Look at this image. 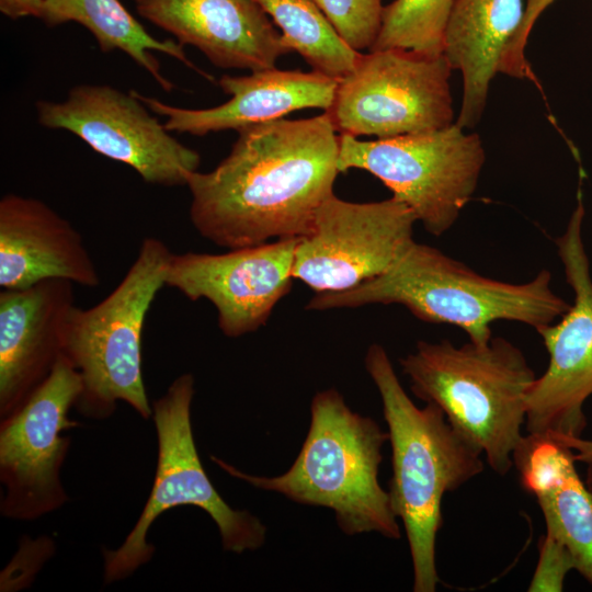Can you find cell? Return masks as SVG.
I'll return each mask as SVG.
<instances>
[{
    "instance_id": "26",
    "label": "cell",
    "mask_w": 592,
    "mask_h": 592,
    "mask_svg": "<svg viewBox=\"0 0 592 592\" xmlns=\"http://www.w3.org/2000/svg\"><path fill=\"white\" fill-rule=\"evenodd\" d=\"M556 439L561 444L572 451L576 462L585 466V485L592 493V440H584L582 436H566L558 434H547Z\"/></svg>"
},
{
    "instance_id": "24",
    "label": "cell",
    "mask_w": 592,
    "mask_h": 592,
    "mask_svg": "<svg viewBox=\"0 0 592 592\" xmlns=\"http://www.w3.org/2000/svg\"><path fill=\"white\" fill-rule=\"evenodd\" d=\"M338 36L360 52L375 44L380 32L382 0H314Z\"/></svg>"
},
{
    "instance_id": "17",
    "label": "cell",
    "mask_w": 592,
    "mask_h": 592,
    "mask_svg": "<svg viewBox=\"0 0 592 592\" xmlns=\"http://www.w3.org/2000/svg\"><path fill=\"white\" fill-rule=\"evenodd\" d=\"M338 82L316 70L276 67L251 71L248 76L225 75L218 84L231 98L218 106L198 110L173 106L133 92L148 110L166 117L164 126L169 132L204 136L284 118L304 109L327 111L334 100Z\"/></svg>"
},
{
    "instance_id": "14",
    "label": "cell",
    "mask_w": 592,
    "mask_h": 592,
    "mask_svg": "<svg viewBox=\"0 0 592 592\" xmlns=\"http://www.w3.org/2000/svg\"><path fill=\"white\" fill-rule=\"evenodd\" d=\"M300 238H280L216 254L173 253L166 286L192 301L208 300L226 337L254 332L266 323L274 307L291 291Z\"/></svg>"
},
{
    "instance_id": "8",
    "label": "cell",
    "mask_w": 592,
    "mask_h": 592,
    "mask_svg": "<svg viewBox=\"0 0 592 592\" xmlns=\"http://www.w3.org/2000/svg\"><path fill=\"white\" fill-rule=\"evenodd\" d=\"M482 140L456 123L375 140L339 135L338 170L380 180L432 236L449 230L474 195L485 164Z\"/></svg>"
},
{
    "instance_id": "27",
    "label": "cell",
    "mask_w": 592,
    "mask_h": 592,
    "mask_svg": "<svg viewBox=\"0 0 592 592\" xmlns=\"http://www.w3.org/2000/svg\"><path fill=\"white\" fill-rule=\"evenodd\" d=\"M44 0H0V11L5 16L16 20L25 16L41 19Z\"/></svg>"
},
{
    "instance_id": "4",
    "label": "cell",
    "mask_w": 592,
    "mask_h": 592,
    "mask_svg": "<svg viewBox=\"0 0 592 592\" xmlns=\"http://www.w3.org/2000/svg\"><path fill=\"white\" fill-rule=\"evenodd\" d=\"M389 440L369 417L352 411L334 388L317 392L310 405V425L291 468L275 477L246 474L212 456L230 476L289 500L334 512L346 535L376 532L400 538L388 491L378 481L382 447Z\"/></svg>"
},
{
    "instance_id": "16",
    "label": "cell",
    "mask_w": 592,
    "mask_h": 592,
    "mask_svg": "<svg viewBox=\"0 0 592 592\" xmlns=\"http://www.w3.org/2000/svg\"><path fill=\"white\" fill-rule=\"evenodd\" d=\"M137 13L216 67L259 71L293 52L253 0H132Z\"/></svg>"
},
{
    "instance_id": "18",
    "label": "cell",
    "mask_w": 592,
    "mask_h": 592,
    "mask_svg": "<svg viewBox=\"0 0 592 592\" xmlns=\"http://www.w3.org/2000/svg\"><path fill=\"white\" fill-rule=\"evenodd\" d=\"M89 288L101 280L81 234L49 205L7 194L0 200V286L22 289L46 280Z\"/></svg>"
},
{
    "instance_id": "7",
    "label": "cell",
    "mask_w": 592,
    "mask_h": 592,
    "mask_svg": "<svg viewBox=\"0 0 592 592\" xmlns=\"http://www.w3.org/2000/svg\"><path fill=\"white\" fill-rule=\"evenodd\" d=\"M194 377H177L152 405L158 439V462L153 485L133 530L115 550H103L104 582L113 583L147 563L155 547L147 542L151 524L163 512L181 505L204 510L218 527L225 550L242 554L265 542L266 527L247 510L227 504L205 473L194 442L191 405Z\"/></svg>"
},
{
    "instance_id": "12",
    "label": "cell",
    "mask_w": 592,
    "mask_h": 592,
    "mask_svg": "<svg viewBox=\"0 0 592 592\" xmlns=\"http://www.w3.org/2000/svg\"><path fill=\"white\" fill-rule=\"evenodd\" d=\"M81 391L78 372L62 355L49 377L13 413L1 419L0 479L5 488L1 513L34 520L68 500L60 468L78 423L69 417Z\"/></svg>"
},
{
    "instance_id": "3",
    "label": "cell",
    "mask_w": 592,
    "mask_h": 592,
    "mask_svg": "<svg viewBox=\"0 0 592 592\" xmlns=\"http://www.w3.org/2000/svg\"><path fill=\"white\" fill-rule=\"evenodd\" d=\"M550 283L547 270L521 284L486 277L441 250L413 241L382 275L349 291L316 294L306 309L397 304L422 321L456 326L469 341L483 344L492 338L491 325L498 320L537 330L566 314L570 305Z\"/></svg>"
},
{
    "instance_id": "2",
    "label": "cell",
    "mask_w": 592,
    "mask_h": 592,
    "mask_svg": "<svg viewBox=\"0 0 592 592\" xmlns=\"http://www.w3.org/2000/svg\"><path fill=\"white\" fill-rule=\"evenodd\" d=\"M365 368L374 382L391 445L389 500L402 521L413 568V591L434 592L440 582L436 536L441 503L483 470L482 452L448 422L440 407L418 408L402 388L386 350L372 344Z\"/></svg>"
},
{
    "instance_id": "9",
    "label": "cell",
    "mask_w": 592,
    "mask_h": 592,
    "mask_svg": "<svg viewBox=\"0 0 592 592\" xmlns=\"http://www.w3.org/2000/svg\"><path fill=\"white\" fill-rule=\"evenodd\" d=\"M452 67L443 54L400 48L362 54L325 111L339 135L389 138L455 123Z\"/></svg>"
},
{
    "instance_id": "22",
    "label": "cell",
    "mask_w": 592,
    "mask_h": 592,
    "mask_svg": "<svg viewBox=\"0 0 592 592\" xmlns=\"http://www.w3.org/2000/svg\"><path fill=\"white\" fill-rule=\"evenodd\" d=\"M281 30L285 44L318 72L340 80L362 53L334 32L314 0H253Z\"/></svg>"
},
{
    "instance_id": "11",
    "label": "cell",
    "mask_w": 592,
    "mask_h": 592,
    "mask_svg": "<svg viewBox=\"0 0 592 592\" xmlns=\"http://www.w3.org/2000/svg\"><path fill=\"white\" fill-rule=\"evenodd\" d=\"M584 207L578 204L555 240L573 304L557 323L537 329L549 354L546 371L528 391L525 429L532 434L581 436L583 405L592 395V276L582 239Z\"/></svg>"
},
{
    "instance_id": "5",
    "label": "cell",
    "mask_w": 592,
    "mask_h": 592,
    "mask_svg": "<svg viewBox=\"0 0 592 592\" xmlns=\"http://www.w3.org/2000/svg\"><path fill=\"white\" fill-rule=\"evenodd\" d=\"M399 363L413 395L440 407L497 474H508L537 378L522 351L501 337L460 346L418 341Z\"/></svg>"
},
{
    "instance_id": "25",
    "label": "cell",
    "mask_w": 592,
    "mask_h": 592,
    "mask_svg": "<svg viewBox=\"0 0 592 592\" xmlns=\"http://www.w3.org/2000/svg\"><path fill=\"white\" fill-rule=\"evenodd\" d=\"M554 1L555 0H525V11L522 23L501 56L498 72L517 79H527L536 84L538 83L532 67L525 57V48L530 33L537 19L554 3Z\"/></svg>"
},
{
    "instance_id": "15",
    "label": "cell",
    "mask_w": 592,
    "mask_h": 592,
    "mask_svg": "<svg viewBox=\"0 0 592 592\" xmlns=\"http://www.w3.org/2000/svg\"><path fill=\"white\" fill-rule=\"evenodd\" d=\"M73 283L46 280L0 293V417L16 411L62 356Z\"/></svg>"
},
{
    "instance_id": "13",
    "label": "cell",
    "mask_w": 592,
    "mask_h": 592,
    "mask_svg": "<svg viewBox=\"0 0 592 592\" xmlns=\"http://www.w3.org/2000/svg\"><path fill=\"white\" fill-rule=\"evenodd\" d=\"M413 212L390 198L353 203L330 195L295 250L293 276L316 294L340 293L375 278L413 240Z\"/></svg>"
},
{
    "instance_id": "10",
    "label": "cell",
    "mask_w": 592,
    "mask_h": 592,
    "mask_svg": "<svg viewBox=\"0 0 592 592\" xmlns=\"http://www.w3.org/2000/svg\"><path fill=\"white\" fill-rule=\"evenodd\" d=\"M132 91L79 84L64 101H37L38 123L78 136L98 153L133 168L150 184L186 185L200 153L180 143Z\"/></svg>"
},
{
    "instance_id": "21",
    "label": "cell",
    "mask_w": 592,
    "mask_h": 592,
    "mask_svg": "<svg viewBox=\"0 0 592 592\" xmlns=\"http://www.w3.org/2000/svg\"><path fill=\"white\" fill-rule=\"evenodd\" d=\"M41 20L49 27L76 22L86 27L104 53L122 50L145 69L166 91L173 89L161 72L158 52L202 72L186 57L183 45L150 35L119 0H44ZM204 75V72H202Z\"/></svg>"
},
{
    "instance_id": "19",
    "label": "cell",
    "mask_w": 592,
    "mask_h": 592,
    "mask_svg": "<svg viewBox=\"0 0 592 592\" xmlns=\"http://www.w3.org/2000/svg\"><path fill=\"white\" fill-rule=\"evenodd\" d=\"M572 451L547 434L523 436L513 465L544 515L543 542L560 549L592 585V493L579 477Z\"/></svg>"
},
{
    "instance_id": "1",
    "label": "cell",
    "mask_w": 592,
    "mask_h": 592,
    "mask_svg": "<svg viewBox=\"0 0 592 592\" xmlns=\"http://www.w3.org/2000/svg\"><path fill=\"white\" fill-rule=\"evenodd\" d=\"M237 132L215 169L187 179L193 227L227 249L306 236L340 173L339 135L329 115L280 118Z\"/></svg>"
},
{
    "instance_id": "23",
    "label": "cell",
    "mask_w": 592,
    "mask_h": 592,
    "mask_svg": "<svg viewBox=\"0 0 592 592\" xmlns=\"http://www.w3.org/2000/svg\"><path fill=\"white\" fill-rule=\"evenodd\" d=\"M454 3L455 0H394L384 7L380 32L371 50L400 48L443 54L445 29Z\"/></svg>"
},
{
    "instance_id": "6",
    "label": "cell",
    "mask_w": 592,
    "mask_h": 592,
    "mask_svg": "<svg viewBox=\"0 0 592 592\" xmlns=\"http://www.w3.org/2000/svg\"><path fill=\"white\" fill-rule=\"evenodd\" d=\"M173 252L159 238L146 237L121 282L90 308L75 306L67 319L62 355L78 372L81 391L75 407L105 419L117 401L144 419L152 414L141 373V335Z\"/></svg>"
},
{
    "instance_id": "20",
    "label": "cell",
    "mask_w": 592,
    "mask_h": 592,
    "mask_svg": "<svg viewBox=\"0 0 592 592\" xmlns=\"http://www.w3.org/2000/svg\"><path fill=\"white\" fill-rule=\"evenodd\" d=\"M525 0H455L443 41V55L463 78L455 123L475 127L482 117L501 56L517 32Z\"/></svg>"
}]
</instances>
